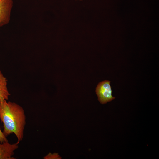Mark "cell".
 Wrapping results in <instances>:
<instances>
[{
  "mask_svg": "<svg viewBox=\"0 0 159 159\" xmlns=\"http://www.w3.org/2000/svg\"><path fill=\"white\" fill-rule=\"evenodd\" d=\"M44 158L45 159H60V157L57 153H54L52 154L51 153H49L47 155L44 157Z\"/></svg>",
  "mask_w": 159,
  "mask_h": 159,
  "instance_id": "6",
  "label": "cell"
},
{
  "mask_svg": "<svg viewBox=\"0 0 159 159\" xmlns=\"http://www.w3.org/2000/svg\"><path fill=\"white\" fill-rule=\"evenodd\" d=\"M8 141L6 137L4 135L0 128V142L3 143L4 142Z\"/></svg>",
  "mask_w": 159,
  "mask_h": 159,
  "instance_id": "7",
  "label": "cell"
},
{
  "mask_svg": "<svg viewBox=\"0 0 159 159\" xmlns=\"http://www.w3.org/2000/svg\"><path fill=\"white\" fill-rule=\"evenodd\" d=\"M80 0V1H81V0Z\"/></svg>",
  "mask_w": 159,
  "mask_h": 159,
  "instance_id": "8",
  "label": "cell"
},
{
  "mask_svg": "<svg viewBox=\"0 0 159 159\" xmlns=\"http://www.w3.org/2000/svg\"><path fill=\"white\" fill-rule=\"evenodd\" d=\"M13 6L12 0H0V27L9 23Z\"/></svg>",
  "mask_w": 159,
  "mask_h": 159,
  "instance_id": "3",
  "label": "cell"
},
{
  "mask_svg": "<svg viewBox=\"0 0 159 159\" xmlns=\"http://www.w3.org/2000/svg\"><path fill=\"white\" fill-rule=\"evenodd\" d=\"M110 81L105 80L99 82L96 89L98 100L102 104H105L115 98L112 95V91L110 85Z\"/></svg>",
  "mask_w": 159,
  "mask_h": 159,
  "instance_id": "2",
  "label": "cell"
},
{
  "mask_svg": "<svg viewBox=\"0 0 159 159\" xmlns=\"http://www.w3.org/2000/svg\"><path fill=\"white\" fill-rule=\"evenodd\" d=\"M0 119L3 123V132L6 137L14 133L19 143L24 137L26 124L24 110L20 105L6 100L0 101Z\"/></svg>",
  "mask_w": 159,
  "mask_h": 159,
  "instance_id": "1",
  "label": "cell"
},
{
  "mask_svg": "<svg viewBox=\"0 0 159 159\" xmlns=\"http://www.w3.org/2000/svg\"><path fill=\"white\" fill-rule=\"evenodd\" d=\"M10 95L7 87V80L0 70V101L8 100Z\"/></svg>",
  "mask_w": 159,
  "mask_h": 159,
  "instance_id": "5",
  "label": "cell"
},
{
  "mask_svg": "<svg viewBox=\"0 0 159 159\" xmlns=\"http://www.w3.org/2000/svg\"><path fill=\"white\" fill-rule=\"evenodd\" d=\"M19 143L18 142L12 144L8 141L0 142V159H15L13 156L14 151L18 148Z\"/></svg>",
  "mask_w": 159,
  "mask_h": 159,
  "instance_id": "4",
  "label": "cell"
}]
</instances>
